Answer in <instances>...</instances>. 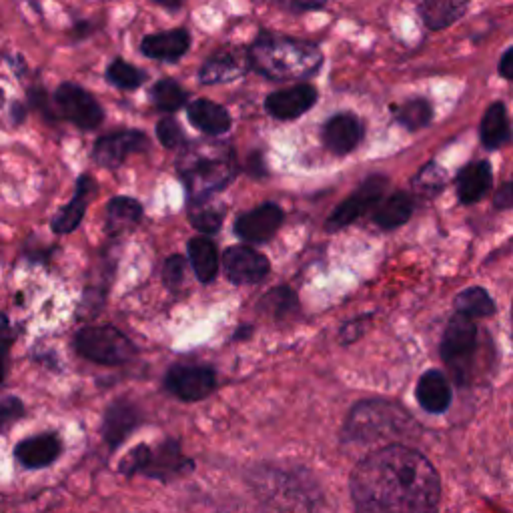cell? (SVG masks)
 <instances>
[{"label": "cell", "instance_id": "obj_1", "mask_svg": "<svg viewBox=\"0 0 513 513\" xmlns=\"http://www.w3.org/2000/svg\"><path fill=\"white\" fill-rule=\"evenodd\" d=\"M351 497L357 513H435L439 477L415 449L389 445L355 467Z\"/></svg>", "mask_w": 513, "mask_h": 513}, {"label": "cell", "instance_id": "obj_2", "mask_svg": "<svg viewBox=\"0 0 513 513\" xmlns=\"http://www.w3.org/2000/svg\"><path fill=\"white\" fill-rule=\"evenodd\" d=\"M323 63L317 45L265 33L249 49V65L271 81H303L313 77Z\"/></svg>", "mask_w": 513, "mask_h": 513}, {"label": "cell", "instance_id": "obj_3", "mask_svg": "<svg viewBox=\"0 0 513 513\" xmlns=\"http://www.w3.org/2000/svg\"><path fill=\"white\" fill-rule=\"evenodd\" d=\"M179 175L189 195V205L207 203L211 195L225 189L237 173L235 151L229 143L201 141L183 151Z\"/></svg>", "mask_w": 513, "mask_h": 513}, {"label": "cell", "instance_id": "obj_4", "mask_svg": "<svg viewBox=\"0 0 513 513\" xmlns=\"http://www.w3.org/2000/svg\"><path fill=\"white\" fill-rule=\"evenodd\" d=\"M441 357L459 383H469L477 377V367L483 359V343L475 321L463 315H455L449 321L441 341Z\"/></svg>", "mask_w": 513, "mask_h": 513}, {"label": "cell", "instance_id": "obj_5", "mask_svg": "<svg viewBox=\"0 0 513 513\" xmlns=\"http://www.w3.org/2000/svg\"><path fill=\"white\" fill-rule=\"evenodd\" d=\"M409 425H411V417L401 407L391 403L365 401L351 411L345 423L343 435L349 441L365 443V441L403 435Z\"/></svg>", "mask_w": 513, "mask_h": 513}, {"label": "cell", "instance_id": "obj_6", "mask_svg": "<svg viewBox=\"0 0 513 513\" xmlns=\"http://www.w3.org/2000/svg\"><path fill=\"white\" fill-rule=\"evenodd\" d=\"M193 469V461L183 455L179 441L167 439L157 447L137 445L119 463V471L125 475H147L155 479H173Z\"/></svg>", "mask_w": 513, "mask_h": 513}, {"label": "cell", "instance_id": "obj_7", "mask_svg": "<svg viewBox=\"0 0 513 513\" xmlns=\"http://www.w3.org/2000/svg\"><path fill=\"white\" fill-rule=\"evenodd\" d=\"M75 349L89 361L99 365H123L129 363L137 347L133 341L115 327H85L75 337Z\"/></svg>", "mask_w": 513, "mask_h": 513}, {"label": "cell", "instance_id": "obj_8", "mask_svg": "<svg viewBox=\"0 0 513 513\" xmlns=\"http://www.w3.org/2000/svg\"><path fill=\"white\" fill-rule=\"evenodd\" d=\"M53 105L55 111H59V117L67 119L83 131L97 129L105 117L95 97L73 83H65L57 89V93L53 95Z\"/></svg>", "mask_w": 513, "mask_h": 513}, {"label": "cell", "instance_id": "obj_9", "mask_svg": "<svg viewBox=\"0 0 513 513\" xmlns=\"http://www.w3.org/2000/svg\"><path fill=\"white\" fill-rule=\"evenodd\" d=\"M165 387L181 401L195 403L217 389V375L209 367L175 365L165 377Z\"/></svg>", "mask_w": 513, "mask_h": 513}, {"label": "cell", "instance_id": "obj_10", "mask_svg": "<svg viewBox=\"0 0 513 513\" xmlns=\"http://www.w3.org/2000/svg\"><path fill=\"white\" fill-rule=\"evenodd\" d=\"M387 181L383 177H371L363 183V187L359 191H355L347 201H343L333 215L327 221V229L329 231H339L349 227L353 221H357L359 217H363L369 209L377 207V203L381 201V195L385 191Z\"/></svg>", "mask_w": 513, "mask_h": 513}, {"label": "cell", "instance_id": "obj_11", "mask_svg": "<svg viewBox=\"0 0 513 513\" xmlns=\"http://www.w3.org/2000/svg\"><path fill=\"white\" fill-rule=\"evenodd\" d=\"M223 265H225L227 279L235 285L261 283L271 271L269 259L247 245H237L227 249L223 257Z\"/></svg>", "mask_w": 513, "mask_h": 513}, {"label": "cell", "instance_id": "obj_12", "mask_svg": "<svg viewBox=\"0 0 513 513\" xmlns=\"http://www.w3.org/2000/svg\"><path fill=\"white\" fill-rule=\"evenodd\" d=\"M149 149V139L141 131H121L113 135H105L97 141L93 149V157L101 167L117 169L127 157L135 153H143Z\"/></svg>", "mask_w": 513, "mask_h": 513}, {"label": "cell", "instance_id": "obj_13", "mask_svg": "<svg viewBox=\"0 0 513 513\" xmlns=\"http://www.w3.org/2000/svg\"><path fill=\"white\" fill-rule=\"evenodd\" d=\"M283 225V211L273 203H265L251 213H245L235 223V233L247 243L269 241Z\"/></svg>", "mask_w": 513, "mask_h": 513}, {"label": "cell", "instance_id": "obj_14", "mask_svg": "<svg viewBox=\"0 0 513 513\" xmlns=\"http://www.w3.org/2000/svg\"><path fill=\"white\" fill-rule=\"evenodd\" d=\"M317 103V89L303 83L277 93H271L265 101V109L279 121H291L305 115Z\"/></svg>", "mask_w": 513, "mask_h": 513}, {"label": "cell", "instance_id": "obj_15", "mask_svg": "<svg viewBox=\"0 0 513 513\" xmlns=\"http://www.w3.org/2000/svg\"><path fill=\"white\" fill-rule=\"evenodd\" d=\"M141 425V411L127 399L111 403L103 417V437L111 449H117Z\"/></svg>", "mask_w": 513, "mask_h": 513}, {"label": "cell", "instance_id": "obj_16", "mask_svg": "<svg viewBox=\"0 0 513 513\" xmlns=\"http://www.w3.org/2000/svg\"><path fill=\"white\" fill-rule=\"evenodd\" d=\"M97 193V183L91 175H81L79 181H77V189H75V197L71 203H67L55 217H53V231L59 233V235H67V233H73L85 213H87V207L91 203V199L95 197Z\"/></svg>", "mask_w": 513, "mask_h": 513}, {"label": "cell", "instance_id": "obj_17", "mask_svg": "<svg viewBox=\"0 0 513 513\" xmlns=\"http://www.w3.org/2000/svg\"><path fill=\"white\" fill-rule=\"evenodd\" d=\"M363 137V127L355 115L343 113L331 117L323 127L325 147L335 155L351 153Z\"/></svg>", "mask_w": 513, "mask_h": 513}, {"label": "cell", "instance_id": "obj_18", "mask_svg": "<svg viewBox=\"0 0 513 513\" xmlns=\"http://www.w3.org/2000/svg\"><path fill=\"white\" fill-rule=\"evenodd\" d=\"M61 451H63L61 437L57 433H43V435H35L21 441L15 449V455L25 467L41 469L55 463Z\"/></svg>", "mask_w": 513, "mask_h": 513}, {"label": "cell", "instance_id": "obj_19", "mask_svg": "<svg viewBox=\"0 0 513 513\" xmlns=\"http://www.w3.org/2000/svg\"><path fill=\"white\" fill-rule=\"evenodd\" d=\"M191 47V35L187 29H175L159 35H149L141 43V51L145 57L155 61L175 63L187 55Z\"/></svg>", "mask_w": 513, "mask_h": 513}, {"label": "cell", "instance_id": "obj_20", "mask_svg": "<svg viewBox=\"0 0 513 513\" xmlns=\"http://www.w3.org/2000/svg\"><path fill=\"white\" fill-rule=\"evenodd\" d=\"M491 183H493L491 165L487 161H475L459 173L457 195L461 203L473 205L487 195V191L491 189Z\"/></svg>", "mask_w": 513, "mask_h": 513}, {"label": "cell", "instance_id": "obj_21", "mask_svg": "<svg viewBox=\"0 0 513 513\" xmlns=\"http://www.w3.org/2000/svg\"><path fill=\"white\" fill-rule=\"evenodd\" d=\"M187 117L195 129H199L201 133L211 135V137L223 135L231 129V117H229L227 109L213 101L199 99V101L191 103L187 109Z\"/></svg>", "mask_w": 513, "mask_h": 513}, {"label": "cell", "instance_id": "obj_22", "mask_svg": "<svg viewBox=\"0 0 513 513\" xmlns=\"http://www.w3.org/2000/svg\"><path fill=\"white\" fill-rule=\"evenodd\" d=\"M143 219V205L131 197H115L107 205L105 231L109 237H121L135 229Z\"/></svg>", "mask_w": 513, "mask_h": 513}, {"label": "cell", "instance_id": "obj_23", "mask_svg": "<svg viewBox=\"0 0 513 513\" xmlns=\"http://www.w3.org/2000/svg\"><path fill=\"white\" fill-rule=\"evenodd\" d=\"M417 401L429 413H443L451 403V387L441 371H427L417 383Z\"/></svg>", "mask_w": 513, "mask_h": 513}, {"label": "cell", "instance_id": "obj_24", "mask_svg": "<svg viewBox=\"0 0 513 513\" xmlns=\"http://www.w3.org/2000/svg\"><path fill=\"white\" fill-rule=\"evenodd\" d=\"M189 259L201 283H211L219 271V253L209 237H195L189 241Z\"/></svg>", "mask_w": 513, "mask_h": 513}, {"label": "cell", "instance_id": "obj_25", "mask_svg": "<svg viewBox=\"0 0 513 513\" xmlns=\"http://www.w3.org/2000/svg\"><path fill=\"white\" fill-rule=\"evenodd\" d=\"M481 141L487 149H497L503 147L511 139V127L507 119V111L501 103H495L487 109L483 115L481 127H479Z\"/></svg>", "mask_w": 513, "mask_h": 513}, {"label": "cell", "instance_id": "obj_26", "mask_svg": "<svg viewBox=\"0 0 513 513\" xmlns=\"http://www.w3.org/2000/svg\"><path fill=\"white\" fill-rule=\"evenodd\" d=\"M417 9L423 23L431 31H439L455 23L467 11V5L453 3V0H429V3H421Z\"/></svg>", "mask_w": 513, "mask_h": 513}, {"label": "cell", "instance_id": "obj_27", "mask_svg": "<svg viewBox=\"0 0 513 513\" xmlns=\"http://www.w3.org/2000/svg\"><path fill=\"white\" fill-rule=\"evenodd\" d=\"M413 213V201L409 195L405 193H395L391 197H387L379 209H375L373 213V221L381 227V229H395L401 227Z\"/></svg>", "mask_w": 513, "mask_h": 513}, {"label": "cell", "instance_id": "obj_28", "mask_svg": "<svg viewBox=\"0 0 513 513\" xmlns=\"http://www.w3.org/2000/svg\"><path fill=\"white\" fill-rule=\"evenodd\" d=\"M245 73V67L237 61V57L223 53V55H215L213 59H209L201 71H199V81L203 85H215V83H227L233 81L237 77H241Z\"/></svg>", "mask_w": 513, "mask_h": 513}, {"label": "cell", "instance_id": "obj_29", "mask_svg": "<svg viewBox=\"0 0 513 513\" xmlns=\"http://www.w3.org/2000/svg\"><path fill=\"white\" fill-rule=\"evenodd\" d=\"M455 309L457 315H463L467 319H475V317H489L495 313V305L493 299L489 297V293L481 287H471L461 291L455 297Z\"/></svg>", "mask_w": 513, "mask_h": 513}, {"label": "cell", "instance_id": "obj_30", "mask_svg": "<svg viewBox=\"0 0 513 513\" xmlns=\"http://www.w3.org/2000/svg\"><path fill=\"white\" fill-rule=\"evenodd\" d=\"M151 103L163 113H175L187 103V93L173 79H161L151 89Z\"/></svg>", "mask_w": 513, "mask_h": 513}, {"label": "cell", "instance_id": "obj_31", "mask_svg": "<svg viewBox=\"0 0 513 513\" xmlns=\"http://www.w3.org/2000/svg\"><path fill=\"white\" fill-rule=\"evenodd\" d=\"M107 79L111 85H115L117 89H123V91H135L143 85L145 81V73L135 69L133 65H129L127 61H113L111 67L107 69Z\"/></svg>", "mask_w": 513, "mask_h": 513}, {"label": "cell", "instance_id": "obj_32", "mask_svg": "<svg viewBox=\"0 0 513 513\" xmlns=\"http://www.w3.org/2000/svg\"><path fill=\"white\" fill-rule=\"evenodd\" d=\"M433 117V111H431V105L423 99H415V101H409L405 103L401 109H397V121L409 129V131H417V129H423L429 125Z\"/></svg>", "mask_w": 513, "mask_h": 513}, {"label": "cell", "instance_id": "obj_33", "mask_svg": "<svg viewBox=\"0 0 513 513\" xmlns=\"http://www.w3.org/2000/svg\"><path fill=\"white\" fill-rule=\"evenodd\" d=\"M297 307V297L289 287H275L261 301V309L271 313L275 319L287 317Z\"/></svg>", "mask_w": 513, "mask_h": 513}, {"label": "cell", "instance_id": "obj_34", "mask_svg": "<svg viewBox=\"0 0 513 513\" xmlns=\"http://www.w3.org/2000/svg\"><path fill=\"white\" fill-rule=\"evenodd\" d=\"M189 219L195 229H199L205 235H213L221 229L223 211H217L215 207H207V203H197V205H191Z\"/></svg>", "mask_w": 513, "mask_h": 513}, {"label": "cell", "instance_id": "obj_35", "mask_svg": "<svg viewBox=\"0 0 513 513\" xmlns=\"http://www.w3.org/2000/svg\"><path fill=\"white\" fill-rule=\"evenodd\" d=\"M157 137L161 141L163 147L167 149H179L185 145V133L181 129V125L173 119V117H165L163 121H159L157 125Z\"/></svg>", "mask_w": 513, "mask_h": 513}, {"label": "cell", "instance_id": "obj_36", "mask_svg": "<svg viewBox=\"0 0 513 513\" xmlns=\"http://www.w3.org/2000/svg\"><path fill=\"white\" fill-rule=\"evenodd\" d=\"M25 415V405L19 397L0 399V433L13 427Z\"/></svg>", "mask_w": 513, "mask_h": 513}, {"label": "cell", "instance_id": "obj_37", "mask_svg": "<svg viewBox=\"0 0 513 513\" xmlns=\"http://www.w3.org/2000/svg\"><path fill=\"white\" fill-rule=\"evenodd\" d=\"M185 269H187V263H185V257L183 255H173L165 261L163 265V281L169 289H177L181 287V283L185 281Z\"/></svg>", "mask_w": 513, "mask_h": 513}, {"label": "cell", "instance_id": "obj_38", "mask_svg": "<svg viewBox=\"0 0 513 513\" xmlns=\"http://www.w3.org/2000/svg\"><path fill=\"white\" fill-rule=\"evenodd\" d=\"M13 341H15V331H13V325H11L9 317L0 315V347H3V349H9Z\"/></svg>", "mask_w": 513, "mask_h": 513}, {"label": "cell", "instance_id": "obj_39", "mask_svg": "<svg viewBox=\"0 0 513 513\" xmlns=\"http://www.w3.org/2000/svg\"><path fill=\"white\" fill-rule=\"evenodd\" d=\"M499 73L503 79L513 81V47L507 49L499 61Z\"/></svg>", "mask_w": 513, "mask_h": 513}, {"label": "cell", "instance_id": "obj_40", "mask_svg": "<svg viewBox=\"0 0 513 513\" xmlns=\"http://www.w3.org/2000/svg\"><path fill=\"white\" fill-rule=\"evenodd\" d=\"M7 353H9V349L0 347V383L5 381V375H7Z\"/></svg>", "mask_w": 513, "mask_h": 513}, {"label": "cell", "instance_id": "obj_41", "mask_svg": "<svg viewBox=\"0 0 513 513\" xmlns=\"http://www.w3.org/2000/svg\"><path fill=\"white\" fill-rule=\"evenodd\" d=\"M251 333H253V329H251L249 325H245V327H241L239 331H235L233 337H235V339H247Z\"/></svg>", "mask_w": 513, "mask_h": 513}, {"label": "cell", "instance_id": "obj_42", "mask_svg": "<svg viewBox=\"0 0 513 513\" xmlns=\"http://www.w3.org/2000/svg\"><path fill=\"white\" fill-rule=\"evenodd\" d=\"M323 5H301V3H297V5H291V9H295V11H315V9H321Z\"/></svg>", "mask_w": 513, "mask_h": 513}, {"label": "cell", "instance_id": "obj_43", "mask_svg": "<svg viewBox=\"0 0 513 513\" xmlns=\"http://www.w3.org/2000/svg\"><path fill=\"white\" fill-rule=\"evenodd\" d=\"M3 101H5V93H3V89H0V105H3Z\"/></svg>", "mask_w": 513, "mask_h": 513}, {"label": "cell", "instance_id": "obj_44", "mask_svg": "<svg viewBox=\"0 0 513 513\" xmlns=\"http://www.w3.org/2000/svg\"><path fill=\"white\" fill-rule=\"evenodd\" d=\"M511 317H513V311H511Z\"/></svg>", "mask_w": 513, "mask_h": 513}]
</instances>
